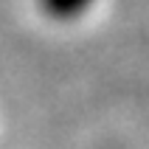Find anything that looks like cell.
<instances>
[{
    "instance_id": "obj_1",
    "label": "cell",
    "mask_w": 149,
    "mask_h": 149,
    "mask_svg": "<svg viewBox=\"0 0 149 149\" xmlns=\"http://www.w3.org/2000/svg\"><path fill=\"white\" fill-rule=\"evenodd\" d=\"M93 3H96V0H37L40 11L48 17V20H56V23L79 20Z\"/></svg>"
}]
</instances>
